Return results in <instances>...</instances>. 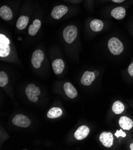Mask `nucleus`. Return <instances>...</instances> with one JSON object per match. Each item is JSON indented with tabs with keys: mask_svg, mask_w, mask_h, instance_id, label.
<instances>
[{
	"mask_svg": "<svg viewBox=\"0 0 133 150\" xmlns=\"http://www.w3.org/2000/svg\"><path fill=\"white\" fill-rule=\"evenodd\" d=\"M108 48L114 55L120 54L124 50L123 44L117 38L113 37L108 41Z\"/></svg>",
	"mask_w": 133,
	"mask_h": 150,
	"instance_id": "1",
	"label": "nucleus"
},
{
	"mask_svg": "<svg viewBox=\"0 0 133 150\" xmlns=\"http://www.w3.org/2000/svg\"><path fill=\"white\" fill-rule=\"evenodd\" d=\"M78 30L75 26L69 25L65 28L63 32V38L66 42L71 44L77 37Z\"/></svg>",
	"mask_w": 133,
	"mask_h": 150,
	"instance_id": "2",
	"label": "nucleus"
},
{
	"mask_svg": "<svg viewBox=\"0 0 133 150\" xmlns=\"http://www.w3.org/2000/svg\"><path fill=\"white\" fill-rule=\"evenodd\" d=\"M25 92L29 100L36 102L38 100V96L40 95V90L34 84H30L26 87Z\"/></svg>",
	"mask_w": 133,
	"mask_h": 150,
	"instance_id": "3",
	"label": "nucleus"
},
{
	"mask_svg": "<svg viewBox=\"0 0 133 150\" xmlns=\"http://www.w3.org/2000/svg\"><path fill=\"white\" fill-rule=\"evenodd\" d=\"M10 40L4 35L0 34V56L5 57L9 55L10 48Z\"/></svg>",
	"mask_w": 133,
	"mask_h": 150,
	"instance_id": "4",
	"label": "nucleus"
},
{
	"mask_svg": "<svg viewBox=\"0 0 133 150\" xmlns=\"http://www.w3.org/2000/svg\"><path fill=\"white\" fill-rule=\"evenodd\" d=\"M12 122L14 125L22 128L27 127L31 125V120L29 118L22 114H18L16 115L13 118Z\"/></svg>",
	"mask_w": 133,
	"mask_h": 150,
	"instance_id": "5",
	"label": "nucleus"
},
{
	"mask_svg": "<svg viewBox=\"0 0 133 150\" xmlns=\"http://www.w3.org/2000/svg\"><path fill=\"white\" fill-rule=\"evenodd\" d=\"M44 57V54L41 50H37L33 53L31 62L34 68H39L41 67Z\"/></svg>",
	"mask_w": 133,
	"mask_h": 150,
	"instance_id": "6",
	"label": "nucleus"
},
{
	"mask_svg": "<svg viewBox=\"0 0 133 150\" xmlns=\"http://www.w3.org/2000/svg\"><path fill=\"white\" fill-rule=\"evenodd\" d=\"M68 8L66 6L63 5L57 6L55 7L51 13L52 18L55 19H59L63 17L65 14L68 12Z\"/></svg>",
	"mask_w": 133,
	"mask_h": 150,
	"instance_id": "7",
	"label": "nucleus"
},
{
	"mask_svg": "<svg viewBox=\"0 0 133 150\" xmlns=\"http://www.w3.org/2000/svg\"><path fill=\"white\" fill-rule=\"evenodd\" d=\"M113 137L110 132H103L100 136V141L106 147H110L113 143Z\"/></svg>",
	"mask_w": 133,
	"mask_h": 150,
	"instance_id": "8",
	"label": "nucleus"
},
{
	"mask_svg": "<svg viewBox=\"0 0 133 150\" xmlns=\"http://www.w3.org/2000/svg\"><path fill=\"white\" fill-rule=\"evenodd\" d=\"M89 133V128L86 126H81L75 132L74 137L77 140H82L88 136Z\"/></svg>",
	"mask_w": 133,
	"mask_h": 150,
	"instance_id": "9",
	"label": "nucleus"
},
{
	"mask_svg": "<svg viewBox=\"0 0 133 150\" xmlns=\"http://www.w3.org/2000/svg\"><path fill=\"white\" fill-rule=\"evenodd\" d=\"M95 78L96 75L94 72L85 71L82 77L81 83L82 84L85 86H90L92 83V82L95 80Z\"/></svg>",
	"mask_w": 133,
	"mask_h": 150,
	"instance_id": "10",
	"label": "nucleus"
},
{
	"mask_svg": "<svg viewBox=\"0 0 133 150\" xmlns=\"http://www.w3.org/2000/svg\"><path fill=\"white\" fill-rule=\"evenodd\" d=\"M63 88L66 95L70 99L75 98L78 95L76 88L72 86L70 83H65L63 86Z\"/></svg>",
	"mask_w": 133,
	"mask_h": 150,
	"instance_id": "11",
	"label": "nucleus"
},
{
	"mask_svg": "<svg viewBox=\"0 0 133 150\" xmlns=\"http://www.w3.org/2000/svg\"><path fill=\"white\" fill-rule=\"evenodd\" d=\"M52 68L54 72L56 74H61L65 68V63L63 60L61 59H57L54 60L52 63Z\"/></svg>",
	"mask_w": 133,
	"mask_h": 150,
	"instance_id": "12",
	"label": "nucleus"
},
{
	"mask_svg": "<svg viewBox=\"0 0 133 150\" xmlns=\"http://www.w3.org/2000/svg\"><path fill=\"white\" fill-rule=\"evenodd\" d=\"M119 124L120 127L124 130H129L133 127V122L132 120L125 116H122L120 118Z\"/></svg>",
	"mask_w": 133,
	"mask_h": 150,
	"instance_id": "13",
	"label": "nucleus"
},
{
	"mask_svg": "<svg viewBox=\"0 0 133 150\" xmlns=\"http://www.w3.org/2000/svg\"><path fill=\"white\" fill-rule=\"evenodd\" d=\"M112 16L115 19L120 20L123 19L126 15V11L124 7H118L113 8L111 11Z\"/></svg>",
	"mask_w": 133,
	"mask_h": 150,
	"instance_id": "14",
	"label": "nucleus"
},
{
	"mask_svg": "<svg viewBox=\"0 0 133 150\" xmlns=\"http://www.w3.org/2000/svg\"><path fill=\"white\" fill-rule=\"evenodd\" d=\"M0 16L5 21L11 20L13 18L11 10L8 6H2L0 8Z\"/></svg>",
	"mask_w": 133,
	"mask_h": 150,
	"instance_id": "15",
	"label": "nucleus"
},
{
	"mask_svg": "<svg viewBox=\"0 0 133 150\" xmlns=\"http://www.w3.org/2000/svg\"><path fill=\"white\" fill-rule=\"evenodd\" d=\"M41 25V22L39 19H35L33 23L30 25L28 29V33L30 35L34 36L37 34Z\"/></svg>",
	"mask_w": 133,
	"mask_h": 150,
	"instance_id": "16",
	"label": "nucleus"
},
{
	"mask_svg": "<svg viewBox=\"0 0 133 150\" xmlns=\"http://www.w3.org/2000/svg\"><path fill=\"white\" fill-rule=\"evenodd\" d=\"M91 29L94 32L101 31L103 28V23L99 19L93 20L90 24Z\"/></svg>",
	"mask_w": 133,
	"mask_h": 150,
	"instance_id": "17",
	"label": "nucleus"
},
{
	"mask_svg": "<svg viewBox=\"0 0 133 150\" xmlns=\"http://www.w3.org/2000/svg\"><path fill=\"white\" fill-rule=\"evenodd\" d=\"M62 115V110L57 107H54L50 109L48 113L47 117L50 118H56L59 117H61Z\"/></svg>",
	"mask_w": 133,
	"mask_h": 150,
	"instance_id": "18",
	"label": "nucleus"
},
{
	"mask_svg": "<svg viewBox=\"0 0 133 150\" xmlns=\"http://www.w3.org/2000/svg\"><path fill=\"white\" fill-rule=\"evenodd\" d=\"M29 22V18L25 16H21L18 20L16 27L18 29L22 30L26 28Z\"/></svg>",
	"mask_w": 133,
	"mask_h": 150,
	"instance_id": "19",
	"label": "nucleus"
},
{
	"mask_svg": "<svg viewBox=\"0 0 133 150\" xmlns=\"http://www.w3.org/2000/svg\"><path fill=\"white\" fill-rule=\"evenodd\" d=\"M112 111L116 114H120L124 111V106L121 101H116L112 105Z\"/></svg>",
	"mask_w": 133,
	"mask_h": 150,
	"instance_id": "20",
	"label": "nucleus"
},
{
	"mask_svg": "<svg viewBox=\"0 0 133 150\" xmlns=\"http://www.w3.org/2000/svg\"><path fill=\"white\" fill-rule=\"evenodd\" d=\"M8 82V79L7 75L4 72H0V86L4 87L7 84Z\"/></svg>",
	"mask_w": 133,
	"mask_h": 150,
	"instance_id": "21",
	"label": "nucleus"
},
{
	"mask_svg": "<svg viewBox=\"0 0 133 150\" xmlns=\"http://www.w3.org/2000/svg\"><path fill=\"white\" fill-rule=\"evenodd\" d=\"M115 135L117 138H119L120 137L124 138V137H126V133L124 132H123L122 130H117L116 131V132L115 134Z\"/></svg>",
	"mask_w": 133,
	"mask_h": 150,
	"instance_id": "22",
	"label": "nucleus"
},
{
	"mask_svg": "<svg viewBox=\"0 0 133 150\" xmlns=\"http://www.w3.org/2000/svg\"><path fill=\"white\" fill-rule=\"evenodd\" d=\"M128 71L129 74L131 77H133V63H131L128 69Z\"/></svg>",
	"mask_w": 133,
	"mask_h": 150,
	"instance_id": "23",
	"label": "nucleus"
},
{
	"mask_svg": "<svg viewBox=\"0 0 133 150\" xmlns=\"http://www.w3.org/2000/svg\"><path fill=\"white\" fill-rule=\"evenodd\" d=\"M112 1L116 3H122L124 1H125V0H112Z\"/></svg>",
	"mask_w": 133,
	"mask_h": 150,
	"instance_id": "24",
	"label": "nucleus"
},
{
	"mask_svg": "<svg viewBox=\"0 0 133 150\" xmlns=\"http://www.w3.org/2000/svg\"><path fill=\"white\" fill-rule=\"evenodd\" d=\"M130 149H131V150H133V143L130 145Z\"/></svg>",
	"mask_w": 133,
	"mask_h": 150,
	"instance_id": "25",
	"label": "nucleus"
},
{
	"mask_svg": "<svg viewBox=\"0 0 133 150\" xmlns=\"http://www.w3.org/2000/svg\"><path fill=\"white\" fill-rule=\"evenodd\" d=\"M94 74L96 75V76H97V75H98V72H97V71H95V72H94Z\"/></svg>",
	"mask_w": 133,
	"mask_h": 150,
	"instance_id": "26",
	"label": "nucleus"
}]
</instances>
